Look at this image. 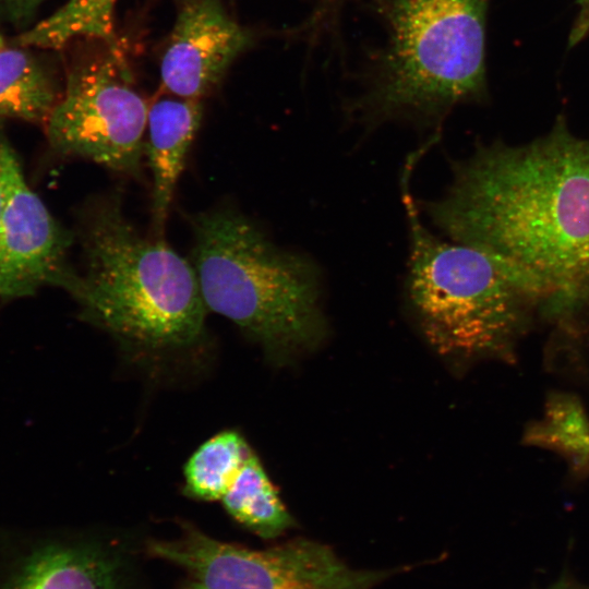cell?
<instances>
[{
	"mask_svg": "<svg viewBox=\"0 0 589 589\" xmlns=\"http://www.w3.org/2000/svg\"><path fill=\"white\" fill-rule=\"evenodd\" d=\"M447 191L419 203L450 241L476 248L529 301L554 312L589 293V141L562 122L519 146L453 164Z\"/></svg>",
	"mask_w": 589,
	"mask_h": 589,
	"instance_id": "obj_1",
	"label": "cell"
},
{
	"mask_svg": "<svg viewBox=\"0 0 589 589\" xmlns=\"http://www.w3.org/2000/svg\"><path fill=\"white\" fill-rule=\"evenodd\" d=\"M77 235L84 272L74 299L84 320L147 353L187 349L202 338L208 310L193 264L163 237L132 225L119 189L85 204Z\"/></svg>",
	"mask_w": 589,
	"mask_h": 589,
	"instance_id": "obj_2",
	"label": "cell"
},
{
	"mask_svg": "<svg viewBox=\"0 0 589 589\" xmlns=\"http://www.w3.org/2000/svg\"><path fill=\"white\" fill-rule=\"evenodd\" d=\"M489 1L374 0L387 39L351 113L369 128L406 121L438 129L455 106L482 98Z\"/></svg>",
	"mask_w": 589,
	"mask_h": 589,
	"instance_id": "obj_3",
	"label": "cell"
},
{
	"mask_svg": "<svg viewBox=\"0 0 589 589\" xmlns=\"http://www.w3.org/2000/svg\"><path fill=\"white\" fill-rule=\"evenodd\" d=\"M189 223L207 310L233 322L275 359L321 340L326 322L313 262L276 245L232 207L194 214Z\"/></svg>",
	"mask_w": 589,
	"mask_h": 589,
	"instance_id": "obj_4",
	"label": "cell"
},
{
	"mask_svg": "<svg viewBox=\"0 0 589 589\" xmlns=\"http://www.w3.org/2000/svg\"><path fill=\"white\" fill-rule=\"evenodd\" d=\"M419 148L404 166L401 201L409 229L407 300L428 342L450 358L503 352L529 301L507 274L482 251L434 236L421 221L410 190Z\"/></svg>",
	"mask_w": 589,
	"mask_h": 589,
	"instance_id": "obj_5",
	"label": "cell"
},
{
	"mask_svg": "<svg viewBox=\"0 0 589 589\" xmlns=\"http://www.w3.org/2000/svg\"><path fill=\"white\" fill-rule=\"evenodd\" d=\"M118 52L110 47L71 70L44 125L57 153L139 179L149 105L133 86Z\"/></svg>",
	"mask_w": 589,
	"mask_h": 589,
	"instance_id": "obj_6",
	"label": "cell"
},
{
	"mask_svg": "<svg viewBox=\"0 0 589 589\" xmlns=\"http://www.w3.org/2000/svg\"><path fill=\"white\" fill-rule=\"evenodd\" d=\"M151 551L188 569L196 589H370L398 569H356L325 544L293 540L264 550L221 542L188 529Z\"/></svg>",
	"mask_w": 589,
	"mask_h": 589,
	"instance_id": "obj_7",
	"label": "cell"
},
{
	"mask_svg": "<svg viewBox=\"0 0 589 589\" xmlns=\"http://www.w3.org/2000/svg\"><path fill=\"white\" fill-rule=\"evenodd\" d=\"M71 242L22 173L0 223V299L31 296L43 286L74 298L82 280L68 261Z\"/></svg>",
	"mask_w": 589,
	"mask_h": 589,
	"instance_id": "obj_8",
	"label": "cell"
},
{
	"mask_svg": "<svg viewBox=\"0 0 589 589\" xmlns=\"http://www.w3.org/2000/svg\"><path fill=\"white\" fill-rule=\"evenodd\" d=\"M251 41L250 32L220 0H183L161 58L163 88L177 97L201 100Z\"/></svg>",
	"mask_w": 589,
	"mask_h": 589,
	"instance_id": "obj_9",
	"label": "cell"
},
{
	"mask_svg": "<svg viewBox=\"0 0 589 589\" xmlns=\"http://www.w3.org/2000/svg\"><path fill=\"white\" fill-rule=\"evenodd\" d=\"M202 112L200 99L173 95L149 106L144 155L153 176L152 221L155 237H163L175 188L200 128Z\"/></svg>",
	"mask_w": 589,
	"mask_h": 589,
	"instance_id": "obj_10",
	"label": "cell"
},
{
	"mask_svg": "<svg viewBox=\"0 0 589 589\" xmlns=\"http://www.w3.org/2000/svg\"><path fill=\"white\" fill-rule=\"evenodd\" d=\"M0 589H117L113 568L94 551L38 545L15 565Z\"/></svg>",
	"mask_w": 589,
	"mask_h": 589,
	"instance_id": "obj_11",
	"label": "cell"
},
{
	"mask_svg": "<svg viewBox=\"0 0 589 589\" xmlns=\"http://www.w3.org/2000/svg\"><path fill=\"white\" fill-rule=\"evenodd\" d=\"M60 95L48 73L21 49H0V118L46 123Z\"/></svg>",
	"mask_w": 589,
	"mask_h": 589,
	"instance_id": "obj_12",
	"label": "cell"
},
{
	"mask_svg": "<svg viewBox=\"0 0 589 589\" xmlns=\"http://www.w3.org/2000/svg\"><path fill=\"white\" fill-rule=\"evenodd\" d=\"M221 502L233 519L262 538H276L293 525L254 453L245 460Z\"/></svg>",
	"mask_w": 589,
	"mask_h": 589,
	"instance_id": "obj_13",
	"label": "cell"
},
{
	"mask_svg": "<svg viewBox=\"0 0 589 589\" xmlns=\"http://www.w3.org/2000/svg\"><path fill=\"white\" fill-rule=\"evenodd\" d=\"M119 0H68L61 8L23 33V47L57 49L82 38H97L117 47L113 12Z\"/></svg>",
	"mask_w": 589,
	"mask_h": 589,
	"instance_id": "obj_14",
	"label": "cell"
},
{
	"mask_svg": "<svg viewBox=\"0 0 589 589\" xmlns=\"http://www.w3.org/2000/svg\"><path fill=\"white\" fill-rule=\"evenodd\" d=\"M252 453L243 436L235 430L211 437L185 464V495L201 501L221 500Z\"/></svg>",
	"mask_w": 589,
	"mask_h": 589,
	"instance_id": "obj_15",
	"label": "cell"
},
{
	"mask_svg": "<svg viewBox=\"0 0 589 589\" xmlns=\"http://www.w3.org/2000/svg\"><path fill=\"white\" fill-rule=\"evenodd\" d=\"M526 440L564 454L574 471L589 473V420L573 397L549 399L543 420L528 430Z\"/></svg>",
	"mask_w": 589,
	"mask_h": 589,
	"instance_id": "obj_16",
	"label": "cell"
},
{
	"mask_svg": "<svg viewBox=\"0 0 589 589\" xmlns=\"http://www.w3.org/2000/svg\"><path fill=\"white\" fill-rule=\"evenodd\" d=\"M22 175L17 158L5 140L0 139V223L16 179Z\"/></svg>",
	"mask_w": 589,
	"mask_h": 589,
	"instance_id": "obj_17",
	"label": "cell"
},
{
	"mask_svg": "<svg viewBox=\"0 0 589 589\" xmlns=\"http://www.w3.org/2000/svg\"><path fill=\"white\" fill-rule=\"evenodd\" d=\"M348 0H316V3L306 20L304 29L310 37L327 29L336 22V19Z\"/></svg>",
	"mask_w": 589,
	"mask_h": 589,
	"instance_id": "obj_18",
	"label": "cell"
},
{
	"mask_svg": "<svg viewBox=\"0 0 589 589\" xmlns=\"http://www.w3.org/2000/svg\"><path fill=\"white\" fill-rule=\"evenodd\" d=\"M578 14L569 35V46H575L589 34V0H577Z\"/></svg>",
	"mask_w": 589,
	"mask_h": 589,
	"instance_id": "obj_19",
	"label": "cell"
},
{
	"mask_svg": "<svg viewBox=\"0 0 589 589\" xmlns=\"http://www.w3.org/2000/svg\"><path fill=\"white\" fill-rule=\"evenodd\" d=\"M546 589H589V585H582L569 577H562Z\"/></svg>",
	"mask_w": 589,
	"mask_h": 589,
	"instance_id": "obj_20",
	"label": "cell"
},
{
	"mask_svg": "<svg viewBox=\"0 0 589 589\" xmlns=\"http://www.w3.org/2000/svg\"><path fill=\"white\" fill-rule=\"evenodd\" d=\"M3 1L22 7V5H32L43 0H3Z\"/></svg>",
	"mask_w": 589,
	"mask_h": 589,
	"instance_id": "obj_21",
	"label": "cell"
},
{
	"mask_svg": "<svg viewBox=\"0 0 589 589\" xmlns=\"http://www.w3.org/2000/svg\"><path fill=\"white\" fill-rule=\"evenodd\" d=\"M4 47V44H3V39L2 37L0 36V49Z\"/></svg>",
	"mask_w": 589,
	"mask_h": 589,
	"instance_id": "obj_22",
	"label": "cell"
},
{
	"mask_svg": "<svg viewBox=\"0 0 589 589\" xmlns=\"http://www.w3.org/2000/svg\"><path fill=\"white\" fill-rule=\"evenodd\" d=\"M189 589H196V588H194V587L192 586V587H191V588H189Z\"/></svg>",
	"mask_w": 589,
	"mask_h": 589,
	"instance_id": "obj_23",
	"label": "cell"
}]
</instances>
